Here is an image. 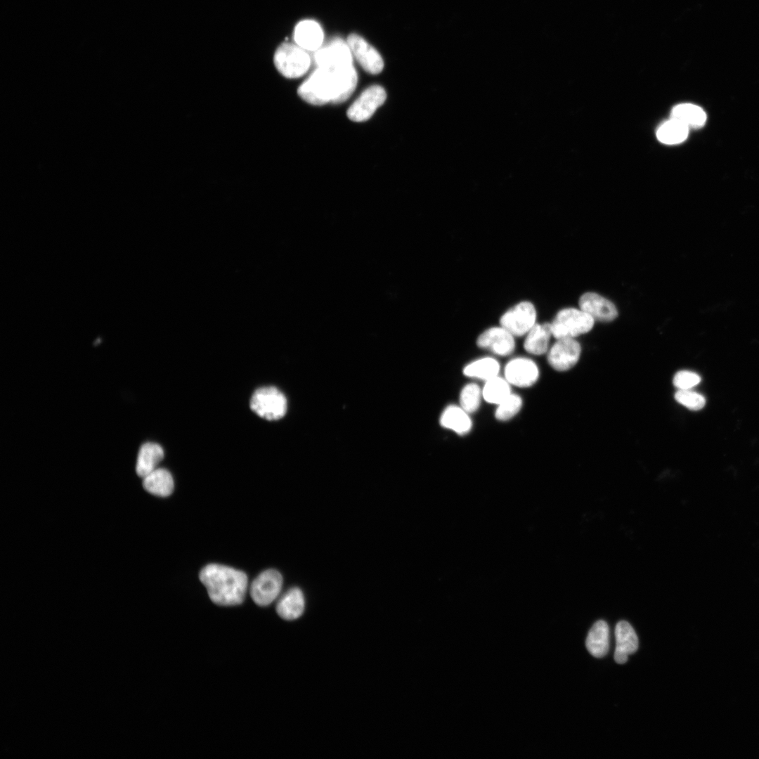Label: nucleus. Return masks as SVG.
Wrapping results in <instances>:
<instances>
[{"label": "nucleus", "instance_id": "f257e3e1", "mask_svg": "<svg viewBox=\"0 0 759 759\" xmlns=\"http://www.w3.org/2000/svg\"><path fill=\"white\" fill-rule=\"evenodd\" d=\"M357 72L353 65L338 67H318L298 88L299 96L313 105L346 100L357 85Z\"/></svg>", "mask_w": 759, "mask_h": 759}, {"label": "nucleus", "instance_id": "a211bd4d", "mask_svg": "<svg viewBox=\"0 0 759 759\" xmlns=\"http://www.w3.org/2000/svg\"><path fill=\"white\" fill-rule=\"evenodd\" d=\"M439 423L442 427L460 436L468 434L472 428L469 413L457 405H449L445 408L441 414Z\"/></svg>", "mask_w": 759, "mask_h": 759}, {"label": "nucleus", "instance_id": "1a4fd4ad", "mask_svg": "<svg viewBox=\"0 0 759 759\" xmlns=\"http://www.w3.org/2000/svg\"><path fill=\"white\" fill-rule=\"evenodd\" d=\"M580 352V345L575 338L558 339L547 352V361L555 370L566 371L577 363Z\"/></svg>", "mask_w": 759, "mask_h": 759}, {"label": "nucleus", "instance_id": "f8f14e48", "mask_svg": "<svg viewBox=\"0 0 759 759\" xmlns=\"http://www.w3.org/2000/svg\"><path fill=\"white\" fill-rule=\"evenodd\" d=\"M352 56L347 42L335 39L316 51L314 60L318 67L333 69L353 65Z\"/></svg>", "mask_w": 759, "mask_h": 759}, {"label": "nucleus", "instance_id": "b1692460", "mask_svg": "<svg viewBox=\"0 0 759 759\" xmlns=\"http://www.w3.org/2000/svg\"><path fill=\"white\" fill-rule=\"evenodd\" d=\"M670 118L679 121L689 129H696L703 126L706 120V115L698 105L682 103L673 108Z\"/></svg>", "mask_w": 759, "mask_h": 759}, {"label": "nucleus", "instance_id": "a878e982", "mask_svg": "<svg viewBox=\"0 0 759 759\" xmlns=\"http://www.w3.org/2000/svg\"><path fill=\"white\" fill-rule=\"evenodd\" d=\"M511 384L500 375L485 382L482 396L488 403L498 405L511 393Z\"/></svg>", "mask_w": 759, "mask_h": 759}, {"label": "nucleus", "instance_id": "4468645a", "mask_svg": "<svg viewBox=\"0 0 759 759\" xmlns=\"http://www.w3.org/2000/svg\"><path fill=\"white\" fill-rule=\"evenodd\" d=\"M579 308L595 320L610 322L618 316L615 304L609 299L593 292L583 294L578 301Z\"/></svg>", "mask_w": 759, "mask_h": 759}, {"label": "nucleus", "instance_id": "ddd939ff", "mask_svg": "<svg viewBox=\"0 0 759 759\" xmlns=\"http://www.w3.org/2000/svg\"><path fill=\"white\" fill-rule=\"evenodd\" d=\"M346 42L352 55L366 72L376 74L383 70L384 62L380 54L364 39L352 34L348 37Z\"/></svg>", "mask_w": 759, "mask_h": 759}, {"label": "nucleus", "instance_id": "39448f33", "mask_svg": "<svg viewBox=\"0 0 759 759\" xmlns=\"http://www.w3.org/2000/svg\"><path fill=\"white\" fill-rule=\"evenodd\" d=\"M249 406L259 417L267 420H277L287 412V399L276 387H264L254 391Z\"/></svg>", "mask_w": 759, "mask_h": 759}, {"label": "nucleus", "instance_id": "6e6552de", "mask_svg": "<svg viewBox=\"0 0 759 759\" xmlns=\"http://www.w3.org/2000/svg\"><path fill=\"white\" fill-rule=\"evenodd\" d=\"M386 98L387 93L383 87L379 85L370 86L350 105L346 112L347 117L356 122L366 121L384 103Z\"/></svg>", "mask_w": 759, "mask_h": 759}, {"label": "nucleus", "instance_id": "bb28decb", "mask_svg": "<svg viewBox=\"0 0 759 759\" xmlns=\"http://www.w3.org/2000/svg\"><path fill=\"white\" fill-rule=\"evenodd\" d=\"M483 398L482 389L476 383L465 384L461 389L459 396L460 406L468 413L476 412Z\"/></svg>", "mask_w": 759, "mask_h": 759}, {"label": "nucleus", "instance_id": "cd10ccee", "mask_svg": "<svg viewBox=\"0 0 759 759\" xmlns=\"http://www.w3.org/2000/svg\"><path fill=\"white\" fill-rule=\"evenodd\" d=\"M523 401L520 396L511 393L497 405L495 417L498 421H507L514 417L521 409Z\"/></svg>", "mask_w": 759, "mask_h": 759}, {"label": "nucleus", "instance_id": "7ed1b4c3", "mask_svg": "<svg viewBox=\"0 0 759 759\" xmlns=\"http://www.w3.org/2000/svg\"><path fill=\"white\" fill-rule=\"evenodd\" d=\"M594 323L595 320L580 308L567 307L557 313L550 325L552 337L558 339L585 334Z\"/></svg>", "mask_w": 759, "mask_h": 759}, {"label": "nucleus", "instance_id": "dca6fc26", "mask_svg": "<svg viewBox=\"0 0 759 759\" xmlns=\"http://www.w3.org/2000/svg\"><path fill=\"white\" fill-rule=\"evenodd\" d=\"M295 44L306 51L319 49L323 41V32L320 25L314 20H305L299 22L294 32Z\"/></svg>", "mask_w": 759, "mask_h": 759}, {"label": "nucleus", "instance_id": "9b49d317", "mask_svg": "<svg viewBox=\"0 0 759 759\" xmlns=\"http://www.w3.org/2000/svg\"><path fill=\"white\" fill-rule=\"evenodd\" d=\"M476 345L493 354L506 356L515 349V337L501 325L493 326L479 335Z\"/></svg>", "mask_w": 759, "mask_h": 759}, {"label": "nucleus", "instance_id": "c756f323", "mask_svg": "<svg viewBox=\"0 0 759 759\" xmlns=\"http://www.w3.org/2000/svg\"><path fill=\"white\" fill-rule=\"evenodd\" d=\"M700 382L701 377L698 374L688 370L679 371L673 377V384L679 389H691Z\"/></svg>", "mask_w": 759, "mask_h": 759}, {"label": "nucleus", "instance_id": "393cba45", "mask_svg": "<svg viewBox=\"0 0 759 759\" xmlns=\"http://www.w3.org/2000/svg\"><path fill=\"white\" fill-rule=\"evenodd\" d=\"M689 129L682 123L670 118L659 127L656 131V137L660 142L664 144H678L687 138Z\"/></svg>", "mask_w": 759, "mask_h": 759}, {"label": "nucleus", "instance_id": "9d476101", "mask_svg": "<svg viewBox=\"0 0 759 759\" xmlns=\"http://www.w3.org/2000/svg\"><path fill=\"white\" fill-rule=\"evenodd\" d=\"M537 364L527 357H516L509 361L504 368V377L511 384L526 388L533 386L539 378Z\"/></svg>", "mask_w": 759, "mask_h": 759}, {"label": "nucleus", "instance_id": "2eb2a0df", "mask_svg": "<svg viewBox=\"0 0 759 759\" xmlns=\"http://www.w3.org/2000/svg\"><path fill=\"white\" fill-rule=\"evenodd\" d=\"M616 649L614 660L617 663H625L628 656L634 654L638 649V637L631 625L625 621H619L615 628Z\"/></svg>", "mask_w": 759, "mask_h": 759}, {"label": "nucleus", "instance_id": "f03ea898", "mask_svg": "<svg viewBox=\"0 0 759 759\" xmlns=\"http://www.w3.org/2000/svg\"><path fill=\"white\" fill-rule=\"evenodd\" d=\"M210 599L219 606H235L243 602L247 589V575L225 565L209 564L199 574Z\"/></svg>", "mask_w": 759, "mask_h": 759}, {"label": "nucleus", "instance_id": "0eeeda50", "mask_svg": "<svg viewBox=\"0 0 759 759\" xmlns=\"http://www.w3.org/2000/svg\"><path fill=\"white\" fill-rule=\"evenodd\" d=\"M283 585V577L275 569H267L258 575L252 581L249 594L259 606H266L279 596Z\"/></svg>", "mask_w": 759, "mask_h": 759}, {"label": "nucleus", "instance_id": "f3484780", "mask_svg": "<svg viewBox=\"0 0 759 759\" xmlns=\"http://www.w3.org/2000/svg\"><path fill=\"white\" fill-rule=\"evenodd\" d=\"M304 609V595L301 590L296 587L285 592L276 604L277 614L286 621L299 618L303 614Z\"/></svg>", "mask_w": 759, "mask_h": 759}, {"label": "nucleus", "instance_id": "4be33fe9", "mask_svg": "<svg viewBox=\"0 0 759 759\" xmlns=\"http://www.w3.org/2000/svg\"><path fill=\"white\" fill-rule=\"evenodd\" d=\"M143 479V488L154 495L167 497L173 492V477L166 469L157 468Z\"/></svg>", "mask_w": 759, "mask_h": 759}, {"label": "nucleus", "instance_id": "423d86ee", "mask_svg": "<svg viewBox=\"0 0 759 759\" xmlns=\"http://www.w3.org/2000/svg\"><path fill=\"white\" fill-rule=\"evenodd\" d=\"M499 323L515 337L525 336L537 323L536 308L530 301H519L502 314Z\"/></svg>", "mask_w": 759, "mask_h": 759}, {"label": "nucleus", "instance_id": "6ab92c4d", "mask_svg": "<svg viewBox=\"0 0 759 759\" xmlns=\"http://www.w3.org/2000/svg\"><path fill=\"white\" fill-rule=\"evenodd\" d=\"M524 337V348L527 353L535 356L547 353L552 337L550 323H537Z\"/></svg>", "mask_w": 759, "mask_h": 759}, {"label": "nucleus", "instance_id": "20e7f679", "mask_svg": "<svg viewBox=\"0 0 759 759\" xmlns=\"http://www.w3.org/2000/svg\"><path fill=\"white\" fill-rule=\"evenodd\" d=\"M277 70L285 77L296 79L305 74L311 65V58L297 44L284 43L279 46L273 56Z\"/></svg>", "mask_w": 759, "mask_h": 759}, {"label": "nucleus", "instance_id": "412c9836", "mask_svg": "<svg viewBox=\"0 0 759 759\" xmlns=\"http://www.w3.org/2000/svg\"><path fill=\"white\" fill-rule=\"evenodd\" d=\"M589 653L596 657H604L609 647V629L608 624L603 620H599L590 628L585 642Z\"/></svg>", "mask_w": 759, "mask_h": 759}, {"label": "nucleus", "instance_id": "c85d7f7f", "mask_svg": "<svg viewBox=\"0 0 759 759\" xmlns=\"http://www.w3.org/2000/svg\"><path fill=\"white\" fill-rule=\"evenodd\" d=\"M675 400L686 408L698 410L701 409L705 403V398L700 394L691 389H679L675 394Z\"/></svg>", "mask_w": 759, "mask_h": 759}, {"label": "nucleus", "instance_id": "aec40b11", "mask_svg": "<svg viewBox=\"0 0 759 759\" xmlns=\"http://www.w3.org/2000/svg\"><path fill=\"white\" fill-rule=\"evenodd\" d=\"M163 458L164 450L159 444L153 442L143 443L138 453L136 474L141 478L145 477L157 468L158 464Z\"/></svg>", "mask_w": 759, "mask_h": 759}, {"label": "nucleus", "instance_id": "5701e85b", "mask_svg": "<svg viewBox=\"0 0 759 759\" xmlns=\"http://www.w3.org/2000/svg\"><path fill=\"white\" fill-rule=\"evenodd\" d=\"M500 370V365L495 358L484 356L467 364L462 372L466 377L486 382L498 376Z\"/></svg>", "mask_w": 759, "mask_h": 759}]
</instances>
